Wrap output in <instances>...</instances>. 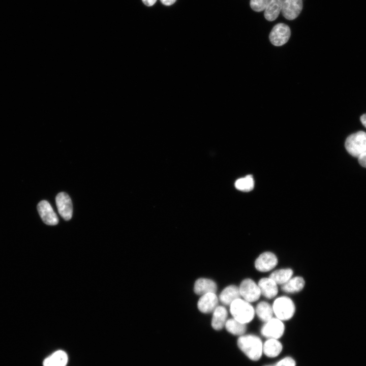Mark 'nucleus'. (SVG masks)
<instances>
[{"mask_svg":"<svg viewBox=\"0 0 366 366\" xmlns=\"http://www.w3.org/2000/svg\"><path fill=\"white\" fill-rule=\"evenodd\" d=\"M293 271L291 268H282L274 270L269 276L277 284L283 285L292 277Z\"/></svg>","mask_w":366,"mask_h":366,"instance_id":"4be33fe9","label":"nucleus"},{"mask_svg":"<svg viewBox=\"0 0 366 366\" xmlns=\"http://www.w3.org/2000/svg\"><path fill=\"white\" fill-rule=\"evenodd\" d=\"M358 161L361 166L366 168V153L360 156L358 158Z\"/></svg>","mask_w":366,"mask_h":366,"instance_id":"bb28decb","label":"nucleus"},{"mask_svg":"<svg viewBox=\"0 0 366 366\" xmlns=\"http://www.w3.org/2000/svg\"><path fill=\"white\" fill-rule=\"evenodd\" d=\"M237 345L241 351L250 359L257 361L263 353L261 340L253 334L242 335L237 340Z\"/></svg>","mask_w":366,"mask_h":366,"instance_id":"f257e3e1","label":"nucleus"},{"mask_svg":"<svg viewBox=\"0 0 366 366\" xmlns=\"http://www.w3.org/2000/svg\"><path fill=\"white\" fill-rule=\"evenodd\" d=\"M283 0H270L264 10V16L268 21L275 20L281 11Z\"/></svg>","mask_w":366,"mask_h":366,"instance_id":"aec40b11","label":"nucleus"},{"mask_svg":"<svg viewBox=\"0 0 366 366\" xmlns=\"http://www.w3.org/2000/svg\"><path fill=\"white\" fill-rule=\"evenodd\" d=\"M162 3L166 6H170L173 4L176 0H160Z\"/></svg>","mask_w":366,"mask_h":366,"instance_id":"c85d7f7f","label":"nucleus"},{"mask_svg":"<svg viewBox=\"0 0 366 366\" xmlns=\"http://www.w3.org/2000/svg\"><path fill=\"white\" fill-rule=\"evenodd\" d=\"M235 188L240 191L249 192L254 187V180L251 175L238 179L235 182Z\"/></svg>","mask_w":366,"mask_h":366,"instance_id":"b1692460","label":"nucleus"},{"mask_svg":"<svg viewBox=\"0 0 366 366\" xmlns=\"http://www.w3.org/2000/svg\"><path fill=\"white\" fill-rule=\"evenodd\" d=\"M290 35L289 27L285 23H280L273 27L269 34V38L272 45L280 46L288 41Z\"/></svg>","mask_w":366,"mask_h":366,"instance_id":"0eeeda50","label":"nucleus"},{"mask_svg":"<svg viewBox=\"0 0 366 366\" xmlns=\"http://www.w3.org/2000/svg\"><path fill=\"white\" fill-rule=\"evenodd\" d=\"M143 3L147 6H151L156 2L157 0H142Z\"/></svg>","mask_w":366,"mask_h":366,"instance_id":"cd10ccee","label":"nucleus"},{"mask_svg":"<svg viewBox=\"0 0 366 366\" xmlns=\"http://www.w3.org/2000/svg\"><path fill=\"white\" fill-rule=\"evenodd\" d=\"M360 120L361 123V124L363 125V126L366 128V113L362 114L360 117Z\"/></svg>","mask_w":366,"mask_h":366,"instance_id":"c756f323","label":"nucleus"},{"mask_svg":"<svg viewBox=\"0 0 366 366\" xmlns=\"http://www.w3.org/2000/svg\"><path fill=\"white\" fill-rule=\"evenodd\" d=\"M272 306L276 318L281 321L290 319L295 312L294 302L287 296H283L277 298Z\"/></svg>","mask_w":366,"mask_h":366,"instance_id":"20e7f679","label":"nucleus"},{"mask_svg":"<svg viewBox=\"0 0 366 366\" xmlns=\"http://www.w3.org/2000/svg\"><path fill=\"white\" fill-rule=\"evenodd\" d=\"M270 0H250V7L256 12L265 10Z\"/></svg>","mask_w":366,"mask_h":366,"instance_id":"393cba45","label":"nucleus"},{"mask_svg":"<svg viewBox=\"0 0 366 366\" xmlns=\"http://www.w3.org/2000/svg\"><path fill=\"white\" fill-rule=\"evenodd\" d=\"M68 355L63 350H58L46 358L43 366H66L68 362Z\"/></svg>","mask_w":366,"mask_h":366,"instance_id":"f3484780","label":"nucleus"},{"mask_svg":"<svg viewBox=\"0 0 366 366\" xmlns=\"http://www.w3.org/2000/svg\"><path fill=\"white\" fill-rule=\"evenodd\" d=\"M239 290L241 297L250 303L258 300L261 294L258 284L250 278L245 279L241 282Z\"/></svg>","mask_w":366,"mask_h":366,"instance_id":"39448f33","label":"nucleus"},{"mask_svg":"<svg viewBox=\"0 0 366 366\" xmlns=\"http://www.w3.org/2000/svg\"><path fill=\"white\" fill-rule=\"evenodd\" d=\"M55 202L60 216L66 221L70 220L72 217L73 206L69 196L65 192H60L56 195Z\"/></svg>","mask_w":366,"mask_h":366,"instance_id":"6e6552de","label":"nucleus"},{"mask_svg":"<svg viewBox=\"0 0 366 366\" xmlns=\"http://www.w3.org/2000/svg\"><path fill=\"white\" fill-rule=\"evenodd\" d=\"M225 326L229 332L236 336L243 335L247 330L246 324L240 322L233 318L227 320Z\"/></svg>","mask_w":366,"mask_h":366,"instance_id":"5701e85b","label":"nucleus"},{"mask_svg":"<svg viewBox=\"0 0 366 366\" xmlns=\"http://www.w3.org/2000/svg\"><path fill=\"white\" fill-rule=\"evenodd\" d=\"M37 209L40 217L45 224L51 226L58 224V217L47 201H40L38 204Z\"/></svg>","mask_w":366,"mask_h":366,"instance_id":"9d476101","label":"nucleus"},{"mask_svg":"<svg viewBox=\"0 0 366 366\" xmlns=\"http://www.w3.org/2000/svg\"><path fill=\"white\" fill-rule=\"evenodd\" d=\"M345 147L352 156L358 158L366 153V132L359 131L349 135L346 139Z\"/></svg>","mask_w":366,"mask_h":366,"instance_id":"7ed1b4c3","label":"nucleus"},{"mask_svg":"<svg viewBox=\"0 0 366 366\" xmlns=\"http://www.w3.org/2000/svg\"><path fill=\"white\" fill-rule=\"evenodd\" d=\"M218 305V298L215 293H209L201 295L197 303L199 310L203 313L213 312Z\"/></svg>","mask_w":366,"mask_h":366,"instance_id":"f8f14e48","label":"nucleus"},{"mask_svg":"<svg viewBox=\"0 0 366 366\" xmlns=\"http://www.w3.org/2000/svg\"><path fill=\"white\" fill-rule=\"evenodd\" d=\"M239 287L235 285H229L221 292L219 299L225 305L230 306L234 300L240 298Z\"/></svg>","mask_w":366,"mask_h":366,"instance_id":"2eb2a0df","label":"nucleus"},{"mask_svg":"<svg viewBox=\"0 0 366 366\" xmlns=\"http://www.w3.org/2000/svg\"><path fill=\"white\" fill-rule=\"evenodd\" d=\"M278 262L276 255L270 252L261 254L255 261L256 269L260 272H267L274 268Z\"/></svg>","mask_w":366,"mask_h":366,"instance_id":"1a4fd4ad","label":"nucleus"},{"mask_svg":"<svg viewBox=\"0 0 366 366\" xmlns=\"http://www.w3.org/2000/svg\"><path fill=\"white\" fill-rule=\"evenodd\" d=\"M282 350V345L274 339H268L263 345V352L268 357H275L279 355Z\"/></svg>","mask_w":366,"mask_h":366,"instance_id":"6ab92c4d","label":"nucleus"},{"mask_svg":"<svg viewBox=\"0 0 366 366\" xmlns=\"http://www.w3.org/2000/svg\"><path fill=\"white\" fill-rule=\"evenodd\" d=\"M295 360L290 357H286L280 360L277 363L265 366H295Z\"/></svg>","mask_w":366,"mask_h":366,"instance_id":"a878e982","label":"nucleus"},{"mask_svg":"<svg viewBox=\"0 0 366 366\" xmlns=\"http://www.w3.org/2000/svg\"><path fill=\"white\" fill-rule=\"evenodd\" d=\"M302 6V0H283L281 9L282 15L288 20H293L299 15Z\"/></svg>","mask_w":366,"mask_h":366,"instance_id":"9b49d317","label":"nucleus"},{"mask_svg":"<svg viewBox=\"0 0 366 366\" xmlns=\"http://www.w3.org/2000/svg\"><path fill=\"white\" fill-rule=\"evenodd\" d=\"M258 285L261 294L267 299H272L278 294L277 284L269 277L261 279L259 281Z\"/></svg>","mask_w":366,"mask_h":366,"instance_id":"ddd939ff","label":"nucleus"},{"mask_svg":"<svg viewBox=\"0 0 366 366\" xmlns=\"http://www.w3.org/2000/svg\"><path fill=\"white\" fill-rule=\"evenodd\" d=\"M285 330V326L281 320L272 318L265 322L261 329L262 335L268 339H278L281 338Z\"/></svg>","mask_w":366,"mask_h":366,"instance_id":"423d86ee","label":"nucleus"},{"mask_svg":"<svg viewBox=\"0 0 366 366\" xmlns=\"http://www.w3.org/2000/svg\"><path fill=\"white\" fill-rule=\"evenodd\" d=\"M305 285V281L301 277L297 276L291 278L286 283L282 285V290L286 293H294L301 291Z\"/></svg>","mask_w":366,"mask_h":366,"instance_id":"a211bd4d","label":"nucleus"},{"mask_svg":"<svg viewBox=\"0 0 366 366\" xmlns=\"http://www.w3.org/2000/svg\"><path fill=\"white\" fill-rule=\"evenodd\" d=\"M255 312L259 319L264 322L272 318L274 314L272 306L264 301L257 304Z\"/></svg>","mask_w":366,"mask_h":366,"instance_id":"412c9836","label":"nucleus"},{"mask_svg":"<svg viewBox=\"0 0 366 366\" xmlns=\"http://www.w3.org/2000/svg\"><path fill=\"white\" fill-rule=\"evenodd\" d=\"M217 289L216 283L206 278H200L195 283L194 290L196 294L203 295L209 293H215Z\"/></svg>","mask_w":366,"mask_h":366,"instance_id":"4468645a","label":"nucleus"},{"mask_svg":"<svg viewBox=\"0 0 366 366\" xmlns=\"http://www.w3.org/2000/svg\"><path fill=\"white\" fill-rule=\"evenodd\" d=\"M230 312L234 319L245 324L250 322L255 314V309L251 303L240 298L230 305Z\"/></svg>","mask_w":366,"mask_h":366,"instance_id":"f03ea898","label":"nucleus"},{"mask_svg":"<svg viewBox=\"0 0 366 366\" xmlns=\"http://www.w3.org/2000/svg\"><path fill=\"white\" fill-rule=\"evenodd\" d=\"M211 326L215 330H221L225 326L228 313L223 306H218L212 312Z\"/></svg>","mask_w":366,"mask_h":366,"instance_id":"dca6fc26","label":"nucleus"}]
</instances>
